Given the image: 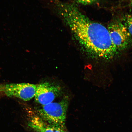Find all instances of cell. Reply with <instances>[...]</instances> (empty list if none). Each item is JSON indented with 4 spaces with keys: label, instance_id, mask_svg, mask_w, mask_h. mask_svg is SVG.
Here are the masks:
<instances>
[{
    "label": "cell",
    "instance_id": "52a82bcc",
    "mask_svg": "<svg viewBox=\"0 0 132 132\" xmlns=\"http://www.w3.org/2000/svg\"><path fill=\"white\" fill-rule=\"evenodd\" d=\"M124 24L131 35H132V15H127L124 17Z\"/></svg>",
    "mask_w": 132,
    "mask_h": 132
},
{
    "label": "cell",
    "instance_id": "5b68a950",
    "mask_svg": "<svg viewBox=\"0 0 132 132\" xmlns=\"http://www.w3.org/2000/svg\"><path fill=\"white\" fill-rule=\"evenodd\" d=\"M62 89L59 86L46 82L37 85L35 96L37 103L42 105L52 103L61 94Z\"/></svg>",
    "mask_w": 132,
    "mask_h": 132
},
{
    "label": "cell",
    "instance_id": "6da1fadb",
    "mask_svg": "<svg viewBox=\"0 0 132 132\" xmlns=\"http://www.w3.org/2000/svg\"><path fill=\"white\" fill-rule=\"evenodd\" d=\"M54 2L61 17L87 55L105 60L116 56L118 51L112 42L108 29L91 20L73 4L59 0Z\"/></svg>",
    "mask_w": 132,
    "mask_h": 132
},
{
    "label": "cell",
    "instance_id": "277c9868",
    "mask_svg": "<svg viewBox=\"0 0 132 132\" xmlns=\"http://www.w3.org/2000/svg\"><path fill=\"white\" fill-rule=\"evenodd\" d=\"M37 86L26 83L6 84L0 85V92H4L8 97H16L27 101L35 96Z\"/></svg>",
    "mask_w": 132,
    "mask_h": 132
},
{
    "label": "cell",
    "instance_id": "ba28073f",
    "mask_svg": "<svg viewBox=\"0 0 132 132\" xmlns=\"http://www.w3.org/2000/svg\"><path fill=\"white\" fill-rule=\"evenodd\" d=\"M80 4L84 5H90L96 2L98 0H75Z\"/></svg>",
    "mask_w": 132,
    "mask_h": 132
},
{
    "label": "cell",
    "instance_id": "3957f363",
    "mask_svg": "<svg viewBox=\"0 0 132 132\" xmlns=\"http://www.w3.org/2000/svg\"><path fill=\"white\" fill-rule=\"evenodd\" d=\"M107 29L112 42L118 52L125 50L131 44V35L121 23H112L109 25Z\"/></svg>",
    "mask_w": 132,
    "mask_h": 132
},
{
    "label": "cell",
    "instance_id": "8992f818",
    "mask_svg": "<svg viewBox=\"0 0 132 132\" xmlns=\"http://www.w3.org/2000/svg\"><path fill=\"white\" fill-rule=\"evenodd\" d=\"M28 125L36 132H67L64 128L46 122L37 115L31 117Z\"/></svg>",
    "mask_w": 132,
    "mask_h": 132
},
{
    "label": "cell",
    "instance_id": "9c48e42d",
    "mask_svg": "<svg viewBox=\"0 0 132 132\" xmlns=\"http://www.w3.org/2000/svg\"><path fill=\"white\" fill-rule=\"evenodd\" d=\"M130 3H131V5H132V0H130Z\"/></svg>",
    "mask_w": 132,
    "mask_h": 132
},
{
    "label": "cell",
    "instance_id": "7a4b0ae2",
    "mask_svg": "<svg viewBox=\"0 0 132 132\" xmlns=\"http://www.w3.org/2000/svg\"><path fill=\"white\" fill-rule=\"evenodd\" d=\"M68 105V98L66 97L60 102L43 105L37 110V115L46 122L65 129Z\"/></svg>",
    "mask_w": 132,
    "mask_h": 132
}]
</instances>
